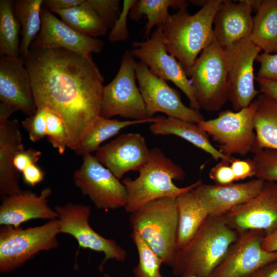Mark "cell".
Wrapping results in <instances>:
<instances>
[{"label": "cell", "mask_w": 277, "mask_h": 277, "mask_svg": "<svg viewBox=\"0 0 277 277\" xmlns=\"http://www.w3.org/2000/svg\"><path fill=\"white\" fill-rule=\"evenodd\" d=\"M261 49L249 37L226 49L228 101L234 111L248 107L259 94L254 86L253 64Z\"/></svg>", "instance_id": "obj_14"}, {"label": "cell", "mask_w": 277, "mask_h": 277, "mask_svg": "<svg viewBox=\"0 0 277 277\" xmlns=\"http://www.w3.org/2000/svg\"><path fill=\"white\" fill-rule=\"evenodd\" d=\"M21 25L15 16L13 2L0 1V55L19 57V32Z\"/></svg>", "instance_id": "obj_32"}, {"label": "cell", "mask_w": 277, "mask_h": 277, "mask_svg": "<svg viewBox=\"0 0 277 277\" xmlns=\"http://www.w3.org/2000/svg\"><path fill=\"white\" fill-rule=\"evenodd\" d=\"M188 1L184 0H136L131 8L129 19L138 22L145 15L148 22L144 28V38L148 36L153 27L163 26L170 14L169 8L176 9L187 8Z\"/></svg>", "instance_id": "obj_30"}, {"label": "cell", "mask_w": 277, "mask_h": 277, "mask_svg": "<svg viewBox=\"0 0 277 277\" xmlns=\"http://www.w3.org/2000/svg\"><path fill=\"white\" fill-rule=\"evenodd\" d=\"M247 277H277V258L263 265Z\"/></svg>", "instance_id": "obj_46"}, {"label": "cell", "mask_w": 277, "mask_h": 277, "mask_svg": "<svg viewBox=\"0 0 277 277\" xmlns=\"http://www.w3.org/2000/svg\"><path fill=\"white\" fill-rule=\"evenodd\" d=\"M209 176L219 185H226L235 181L230 161H227L221 160L212 167L209 171Z\"/></svg>", "instance_id": "obj_40"}, {"label": "cell", "mask_w": 277, "mask_h": 277, "mask_svg": "<svg viewBox=\"0 0 277 277\" xmlns=\"http://www.w3.org/2000/svg\"><path fill=\"white\" fill-rule=\"evenodd\" d=\"M176 197L159 198L143 205L130 213L133 231L140 234L163 264L172 267L178 250V214Z\"/></svg>", "instance_id": "obj_5"}, {"label": "cell", "mask_w": 277, "mask_h": 277, "mask_svg": "<svg viewBox=\"0 0 277 277\" xmlns=\"http://www.w3.org/2000/svg\"><path fill=\"white\" fill-rule=\"evenodd\" d=\"M138 255V263L133 269L134 277H164L160 272L163 261L139 233L130 235Z\"/></svg>", "instance_id": "obj_33"}, {"label": "cell", "mask_w": 277, "mask_h": 277, "mask_svg": "<svg viewBox=\"0 0 277 277\" xmlns=\"http://www.w3.org/2000/svg\"><path fill=\"white\" fill-rule=\"evenodd\" d=\"M136 0H124L121 12L109 34L108 39L111 42L126 41L129 37L127 19L130 11Z\"/></svg>", "instance_id": "obj_38"}, {"label": "cell", "mask_w": 277, "mask_h": 277, "mask_svg": "<svg viewBox=\"0 0 277 277\" xmlns=\"http://www.w3.org/2000/svg\"><path fill=\"white\" fill-rule=\"evenodd\" d=\"M24 62L36 108L62 118L67 147L75 151L101 116L104 78L91 55L30 47Z\"/></svg>", "instance_id": "obj_1"}, {"label": "cell", "mask_w": 277, "mask_h": 277, "mask_svg": "<svg viewBox=\"0 0 277 277\" xmlns=\"http://www.w3.org/2000/svg\"><path fill=\"white\" fill-rule=\"evenodd\" d=\"M85 0H46L45 5L52 11L56 10L67 9L83 3Z\"/></svg>", "instance_id": "obj_45"}, {"label": "cell", "mask_w": 277, "mask_h": 277, "mask_svg": "<svg viewBox=\"0 0 277 277\" xmlns=\"http://www.w3.org/2000/svg\"><path fill=\"white\" fill-rule=\"evenodd\" d=\"M0 272H8L20 267L43 251L58 246L60 233L58 218L43 225L29 227L0 225Z\"/></svg>", "instance_id": "obj_6"}, {"label": "cell", "mask_w": 277, "mask_h": 277, "mask_svg": "<svg viewBox=\"0 0 277 277\" xmlns=\"http://www.w3.org/2000/svg\"><path fill=\"white\" fill-rule=\"evenodd\" d=\"M230 165L233 172L235 181L254 176L256 167L252 159H238L232 157Z\"/></svg>", "instance_id": "obj_41"}, {"label": "cell", "mask_w": 277, "mask_h": 277, "mask_svg": "<svg viewBox=\"0 0 277 277\" xmlns=\"http://www.w3.org/2000/svg\"><path fill=\"white\" fill-rule=\"evenodd\" d=\"M265 236L264 232L259 230L239 232L210 277H247L277 258V252H268L262 248Z\"/></svg>", "instance_id": "obj_15"}, {"label": "cell", "mask_w": 277, "mask_h": 277, "mask_svg": "<svg viewBox=\"0 0 277 277\" xmlns=\"http://www.w3.org/2000/svg\"><path fill=\"white\" fill-rule=\"evenodd\" d=\"M46 136L52 146L59 154H63L67 147V132L62 118L48 109L46 118Z\"/></svg>", "instance_id": "obj_35"}, {"label": "cell", "mask_w": 277, "mask_h": 277, "mask_svg": "<svg viewBox=\"0 0 277 277\" xmlns=\"http://www.w3.org/2000/svg\"><path fill=\"white\" fill-rule=\"evenodd\" d=\"M223 0H208L195 13L187 8L172 15L162 26L167 52L183 66L188 77L199 54L214 40L213 21Z\"/></svg>", "instance_id": "obj_2"}, {"label": "cell", "mask_w": 277, "mask_h": 277, "mask_svg": "<svg viewBox=\"0 0 277 277\" xmlns=\"http://www.w3.org/2000/svg\"><path fill=\"white\" fill-rule=\"evenodd\" d=\"M104 23L112 28L121 12L119 0H87Z\"/></svg>", "instance_id": "obj_37"}, {"label": "cell", "mask_w": 277, "mask_h": 277, "mask_svg": "<svg viewBox=\"0 0 277 277\" xmlns=\"http://www.w3.org/2000/svg\"><path fill=\"white\" fill-rule=\"evenodd\" d=\"M94 156L120 180L126 173L143 168L148 161L150 149L141 134L128 133L101 146Z\"/></svg>", "instance_id": "obj_17"}, {"label": "cell", "mask_w": 277, "mask_h": 277, "mask_svg": "<svg viewBox=\"0 0 277 277\" xmlns=\"http://www.w3.org/2000/svg\"><path fill=\"white\" fill-rule=\"evenodd\" d=\"M262 246L266 251L277 252V228L264 236Z\"/></svg>", "instance_id": "obj_47"}, {"label": "cell", "mask_w": 277, "mask_h": 277, "mask_svg": "<svg viewBox=\"0 0 277 277\" xmlns=\"http://www.w3.org/2000/svg\"><path fill=\"white\" fill-rule=\"evenodd\" d=\"M41 19V30L30 47L63 48L89 55L100 52L104 46L102 41L75 30L46 8L42 9Z\"/></svg>", "instance_id": "obj_18"}, {"label": "cell", "mask_w": 277, "mask_h": 277, "mask_svg": "<svg viewBox=\"0 0 277 277\" xmlns=\"http://www.w3.org/2000/svg\"><path fill=\"white\" fill-rule=\"evenodd\" d=\"M228 72L226 51L214 40L196 58L189 76L201 109L216 112L228 101Z\"/></svg>", "instance_id": "obj_7"}, {"label": "cell", "mask_w": 277, "mask_h": 277, "mask_svg": "<svg viewBox=\"0 0 277 277\" xmlns=\"http://www.w3.org/2000/svg\"><path fill=\"white\" fill-rule=\"evenodd\" d=\"M43 0H18L13 3L15 17L22 27L21 57L25 60L32 43L40 31Z\"/></svg>", "instance_id": "obj_29"}, {"label": "cell", "mask_w": 277, "mask_h": 277, "mask_svg": "<svg viewBox=\"0 0 277 277\" xmlns=\"http://www.w3.org/2000/svg\"><path fill=\"white\" fill-rule=\"evenodd\" d=\"M249 38L264 52L277 53V0L262 1Z\"/></svg>", "instance_id": "obj_27"}, {"label": "cell", "mask_w": 277, "mask_h": 277, "mask_svg": "<svg viewBox=\"0 0 277 277\" xmlns=\"http://www.w3.org/2000/svg\"><path fill=\"white\" fill-rule=\"evenodd\" d=\"M255 177L264 181L277 182V150L263 149L254 153Z\"/></svg>", "instance_id": "obj_34"}, {"label": "cell", "mask_w": 277, "mask_h": 277, "mask_svg": "<svg viewBox=\"0 0 277 277\" xmlns=\"http://www.w3.org/2000/svg\"><path fill=\"white\" fill-rule=\"evenodd\" d=\"M127 50L119 70L113 80L104 86L101 116L111 118L120 116L131 120L149 118L140 90L136 84V62Z\"/></svg>", "instance_id": "obj_8"}, {"label": "cell", "mask_w": 277, "mask_h": 277, "mask_svg": "<svg viewBox=\"0 0 277 277\" xmlns=\"http://www.w3.org/2000/svg\"><path fill=\"white\" fill-rule=\"evenodd\" d=\"M17 111L14 107L9 105L0 103V124L9 120V117L14 112Z\"/></svg>", "instance_id": "obj_48"}, {"label": "cell", "mask_w": 277, "mask_h": 277, "mask_svg": "<svg viewBox=\"0 0 277 277\" xmlns=\"http://www.w3.org/2000/svg\"><path fill=\"white\" fill-rule=\"evenodd\" d=\"M252 8L246 0H223L213 21L214 40L225 50L249 37L253 24Z\"/></svg>", "instance_id": "obj_22"}, {"label": "cell", "mask_w": 277, "mask_h": 277, "mask_svg": "<svg viewBox=\"0 0 277 277\" xmlns=\"http://www.w3.org/2000/svg\"><path fill=\"white\" fill-rule=\"evenodd\" d=\"M256 108L254 100L247 108L238 111H222L216 118L197 125L218 143V150L224 154L245 156L251 152L255 140L254 117Z\"/></svg>", "instance_id": "obj_9"}, {"label": "cell", "mask_w": 277, "mask_h": 277, "mask_svg": "<svg viewBox=\"0 0 277 277\" xmlns=\"http://www.w3.org/2000/svg\"><path fill=\"white\" fill-rule=\"evenodd\" d=\"M73 181L98 209L108 211L125 208L127 204L128 193L125 185L91 154L83 156L81 166L74 172Z\"/></svg>", "instance_id": "obj_10"}, {"label": "cell", "mask_w": 277, "mask_h": 277, "mask_svg": "<svg viewBox=\"0 0 277 277\" xmlns=\"http://www.w3.org/2000/svg\"><path fill=\"white\" fill-rule=\"evenodd\" d=\"M255 100V140L251 152L255 153L263 149L277 150V103L263 93Z\"/></svg>", "instance_id": "obj_25"}, {"label": "cell", "mask_w": 277, "mask_h": 277, "mask_svg": "<svg viewBox=\"0 0 277 277\" xmlns=\"http://www.w3.org/2000/svg\"><path fill=\"white\" fill-rule=\"evenodd\" d=\"M185 277H195V276H185Z\"/></svg>", "instance_id": "obj_50"}, {"label": "cell", "mask_w": 277, "mask_h": 277, "mask_svg": "<svg viewBox=\"0 0 277 277\" xmlns=\"http://www.w3.org/2000/svg\"><path fill=\"white\" fill-rule=\"evenodd\" d=\"M52 12L65 24L89 36L95 38L107 31V27L87 0L76 6Z\"/></svg>", "instance_id": "obj_31"}, {"label": "cell", "mask_w": 277, "mask_h": 277, "mask_svg": "<svg viewBox=\"0 0 277 277\" xmlns=\"http://www.w3.org/2000/svg\"><path fill=\"white\" fill-rule=\"evenodd\" d=\"M52 194L50 187L44 188L40 193L26 190L18 194L1 197L0 225L21 226L33 219L51 220L58 218L55 210L48 205Z\"/></svg>", "instance_id": "obj_21"}, {"label": "cell", "mask_w": 277, "mask_h": 277, "mask_svg": "<svg viewBox=\"0 0 277 277\" xmlns=\"http://www.w3.org/2000/svg\"><path fill=\"white\" fill-rule=\"evenodd\" d=\"M104 277H110L108 274H104Z\"/></svg>", "instance_id": "obj_49"}, {"label": "cell", "mask_w": 277, "mask_h": 277, "mask_svg": "<svg viewBox=\"0 0 277 277\" xmlns=\"http://www.w3.org/2000/svg\"><path fill=\"white\" fill-rule=\"evenodd\" d=\"M260 87V92L267 95L277 103V81L255 77Z\"/></svg>", "instance_id": "obj_44"}, {"label": "cell", "mask_w": 277, "mask_h": 277, "mask_svg": "<svg viewBox=\"0 0 277 277\" xmlns=\"http://www.w3.org/2000/svg\"><path fill=\"white\" fill-rule=\"evenodd\" d=\"M193 190L176 199L178 214V249L182 248L190 242L208 216Z\"/></svg>", "instance_id": "obj_26"}, {"label": "cell", "mask_w": 277, "mask_h": 277, "mask_svg": "<svg viewBox=\"0 0 277 277\" xmlns=\"http://www.w3.org/2000/svg\"><path fill=\"white\" fill-rule=\"evenodd\" d=\"M139 173L134 180L126 177L122 181L128 193V201L124 208L127 213H131L143 205L159 198L177 197L202 183L199 180L184 187L176 186L173 180H183L185 173L180 165L157 147L150 149L148 161Z\"/></svg>", "instance_id": "obj_4"}, {"label": "cell", "mask_w": 277, "mask_h": 277, "mask_svg": "<svg viewBox=\"0 0 277 277\" xmlns=\"http://www.w3.org/2000/svg\"><path fill=\"white\" fill-rule=\"evenodd\" d=\"M135 71L138 88L143 96L149 118L157 112L168 117L199 124L205 120L200 112L183 104L177 91L166 81L153 74L142 62L136 63Z\"/></svg>", "instance_id": "obj_13"}, {"label": "cell", "mask_w": 277, "mask_h": 277, "mask_svg": "<svg viewBox=\"0 0 277 277\" xmlns=\"http://www.w3.org/2000/svg\"><path fill=\"white\" fill-rule=\"evenodd\" d=\"M54 210L60 221V233L73 236L77 241L80 248L104 254L105 258L98 267L100 271H103L104 265L109 260L125 261L127 254L123 247L114 240L102 236L91 227L89 206L82 203H68L64 205L55 206Z\"/></svg>", "instance_id": "obj_11"}, {"label": "cell", "mask_w": 277, "mask_h": 277, "mask_svg": "<svg viewBox=\"0 0 277 277\" xmlns=\"http://www.w3.org/2000/svg\"><path fill=\"white\" fill-rule=\"evenodd\" d=\"M222 217L238 232L259 230L265 235L271 233L277 228V182L265 181L256 196Z\"/></svg>", "instance_id": "obj_16"}, {"label": "cell", "mask_w": 277, "mask_h": 277, "mask_svg": "<svg viewBox=\"0 0 277 277\" xmlns=\"http://www.w3.org/2000/svg\"><path fill=\"white\" fill-rule=\"evenodd\" d=\"M0 101L29 116L37 110L29 73L19 56L0 58Z\"/></svg>", "instance_id": "obj_20"}, {"label": "cell", "mask_w": 277, "mask_h": 277, "mask_svg": "<svg viewBox=\"0 0 277 277\" xmlns=\"http://www.w3.org/2000/svg\"><path fill=\"white\" fill-rule=\"evenodd\" d=\"M48 109L37 108L36 112L22 122V127L28 132L29 139L36 142L46 136V118Z\"/></svg>", "instance_id": "obj_36"}, {"label": "cell", "mask_w": 277, "mask_h": 277, "mask_svg": "<svg viewBox=\"0 0 277 277\" xmlns=\"http://www.w3.org/2000/svg\"><path fill=\"white\" fill-rule=\"evenodd\" d=\"M255 61L260 64L257 77L277 81V53L263 52L258 55Z\"/></svg>", "instance_id": "obj_39"}, {"label": "cell", "mask_w": 277, "mask_h": 277, "mask_svg": "<svg viewBox=\"0 0 277 277\" xmlns=\"http://www.w3.org/2000/svg\"><path fill=\"white\" fill-rule=\"evenodd\" d=\"M131 52L153 74L165 81H170L180 89L189 101L190 107L197 110L201 109L184 69L166 49L162 26L156 27L146 41L133 42Z\"/></svg>", "instance_id": "obj_12"}, {"label": "cell", "mask_w": 277, "mask_h": 277, "mask_svg": "<svg viewBox=\"0 0 277 277\" xmlns=\"http://www.w3.org/2000/svg\"><path fill=\"white\" fill-rule=\"evenodd\" d=\"M150 132L154 135H174L180 137L194 146L211 155L215 161H230L232 156H227L214 147L208 134L197 124L173 117H164L152 123Z\"/></svg>", "instance_id": "obj_24"}, {"label": "cell", "mask_w": 277, "mask_h": 277, "mask_svg": "<svg viewBox=\"0 0 277 277\" xmlns=\"http://www.w3.org/2000/svg\"><path fill=\"white\" fill-rule=\"evenodd\" d=\"M22 173L24 182L32 187L42 182L45 176V172L35 164L27 167Z\"/></svg>", "instance_id": "obj_43"}, {"label": "cell", "mask_w": 277, "mask_h": 277, "mask_svg": "<svg viewBox=\"0 0 277 277\" xmlns=\"http://www.w3.org/2000/svg\"><path fill=\"white\" fill-rule=\"evenodd\" d=\"M238 235L222 216H208L190 242L178 249L171 267L174 275L210 277Z\"/></svg>", "instance_id": "obj_3"}, {"label": "cell", "mask_w": 277, "mask_h": 277, "mask_svg": "<svg viewBox=\"0 0 277 277\" xmlns=\"http://www.w3.org/2000/svg\"><path fill=\"white\" fill-rule=\"evenodd\" d=\"M164 117L163 116H158L146 120L121 121L99 116L79 147L74 151L75 153L82 156L86 154H91L98 149L103 142L117 134L123 128L136 124L153 123L161 121Z\"/></svg>", "instance_id": "obj_28"}, {"label": "cell", "mask_w": 277, "mask_h": 277, "mask_svg": "<svg viewBox=\"0 0 277 277\" xmlns=\"http://www.w3.org/2000/svg\"><path fill=\"white\" fill-rule=\"evenodd\" d=\"M264 182L255 178L226 185L201 183L193 190L208 216L220 217L256 196Z\"/></svg>", "instance_id": "obj_19"}, {"label": "cell", "mask_w": 277, "mask_h": 277, "mask_svg": "<svg viewBox=\"0 0 277 277\" xmlns=\"http://www.w3.org/2000/svg\"><path fill=\"white\" fill-rule=\"evenodd\" d=\"M24 146L16 119L0 124V195L10 196L20 193L19 173L13 161L16 153Z\"/></svg>", "instance_id": "obj_23"}, {"label": "cell", "mask_w": 277, "mask_h": 277, "mask_svg": "<svg viewBox=\"0 0 277 277\" xmlns=\"http://www.w3.org/2000/svg\"><path fill=\"white\" fill-rule=\"evenodd\" d=\"M42 153L40 151L32 148L18 151L14 157L13 164L19 172H22L27 167L32 164H36Z\"/></svg>", "instance_id": "obj_42"}]
</instances>
